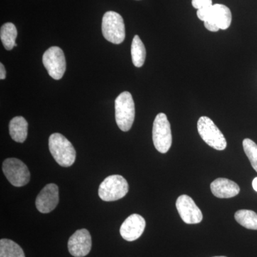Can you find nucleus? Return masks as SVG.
I'll use <instances>...</instances> for the list:
<instances>
[{
	"mask_svg": "<svg viewBox=\"0 0 257 257\" xmlns=\"http://www.w3.org/2000/svg\"><path fill=\"white\" fill-rule=\"evenodd\" d=\"M176 207L186 224H199L202 221V211L189 196L186 194L179 196L176 202Z\"/></svg>",
	"mask_w": 257,
	"mask_h": 257,
	"instance_id": "9d476101",
	"label": "nucleus"
},
{
	"mask_svg": "<svg viewBox=\"0 0 257 257\" xmlns=\"http://www.w3.org/2000/svg\"><path fill=\"white\" fill-rule=\"evenodd\" d=\"M49 148L53 158L62 167H70L75 162L76 151L73 145L61 134L54 133L51 135Z\"/></svg>",
	"mask_w": 257,
	"mask_h": 257,
	"instance_id": "f03ea898",
	"label": "nucleus"
},
{
	"mask_svg": "<svg viewBox=\"0 0 257 257\" xmlns=\"http://www.w3.org/2000/svg\"><path fill=\"white\" fill-rule=\"evenodd\" d=\"M59 200V188L55 184H48L42 189L36 199L37 210L47 214L57 207Z\"/></svg>",
	"mask_w": 257,
	"mask_h": 257,
	"instance_id": "f8f14e48",
	"label": "nucleus"
},
{
	"mask_svg": "<svg viewBox=\"0 0 257 257\" xmlns=\"http://www.w3.org/2000/svg\"><path fill=\"white\" fill-rule=\"evenodd\" d=\"M243 151L250 161L253 170L257 172V145L250 139H245L243 141Z\"/></svg>",
	"mask_w": 257,
	"mask_h": 257,
	"instance_id": "aec40b11",
	"label": "nucleus"
},
{
	"mask_svg": "<svg viewBox=\"0 0 257 257\" xmlns=\"http://www.w3.org/2000/svg\"><path fill=\"white\" fill-rule=\"evenodd\" d=\"M198 133L201 138L209 145L219 151L226 148L227 143L221 130L207 116H201L197 122Z\"/></svg>",
	"mask_w": 257,
	"mask_h": 257,
	"instance_id": "20e7f679",
	"label": "nucleus"
},
{
	"mask_svg": "<svg viewBox=\"0 0 257 257\" xmlns=\"http://www.w3.org/2000/svg\"><path fill=\"white\" fill-rule=\"evenodd\" d=\"M42 62L51 77L56 80L62 79L66 71L65 57L62 49L50 47L44 54Z\"/></svg>",
	"mask_w": 257,
	"mask_h": 257,
	"instance_id": "1a4fd4ad",
	"label": "nucleus"
},
{
	"mask_svg": "<svg viewBox=\"0 0 257 257\" xmlns=\"http://www.w3.org/2000/svg\"><path fill=\"white\" fill-rule=\"evenodd\" d=\"M3 170L5 177L15 187H23L30 182L31 175L28 166L18 159L5 160L3 162Z\"/></svg>",
	"mask_w": 257,
	"mask_h": 257,
	"instance_id": "6e6552de",
	"label": "nucleus"
},
{
	"mask_svg": "<svg viewBox=\"0 0 257 257\" xmlns=\"http://www.w3.org/2000/svg\"><path fill=\"white\" fill-rule=\"evenodd\" d=\"M101 30L107 41L116 45L124 42L125 26L122 17L113 11L106 12L102 18Z\"/></svg>",
	"mask_w": 257,
	"mask_h": 257,
	"instance_id": "39448f33",
	"label": "nucleus"
},
{
	"mask_svg": "<svg viewBox=\"0 0 257 257\" xmlns=\"http://www.w3.org/2000/svg\"><path fill=\"white\" fill-rule=\"evenodd\" d=\"M10 135L14 141L23 143L28 138V123L23 116H15L10 121Z\"/></svg>",
	"mask_w": 257,
	"mask_h": 257,
	"instance_id": "2eb2a0df",
	"label": "nucleus"
},
{
	"mask_svg": "<svg viewBox=\"0 0 257 257\" xmlns=\"http://www.w3.org/2000/svg\"><path fill=\"white\" fill-rule=\"evenodd\" d=\"M211 191L216 197L229 199L239 194L240 188L238 184L226 178H218L211 182Z\"/></svg>",
	"mask_w": 257,
	"mask_h": 257,
	"instance_id": "4468645a",
	"label": "nucleus"
},
{
	"mask_svg": "<svg viewBox=\"0 0 257 257\" xmlns=\"http://www.w3.org/2000/svg\"><path fill=\"white\" fill-rule=\"evenodd\" d=\"M252 187L253 189H254V190L257 192V177H255V178L253 179L252 182Z\"/></svg>",
	"mask_w": 257,
	"mask_h": 257,
	"instance_id": "5701e85b",
	"label": "nucleus"
},
{
	"mask_svg": "<svg viewBox=\"0 0 257 257\" xmlns=\"http://www.w3.org/2000/svg\"><path fill=\"white\" fill-rule=\"evenodd\" d=\"M236 221L248 229L257 230V214L254 211L241 209L234 214Z\"/></svg>",
	"mask_w": 257,
	"mask_h": 257,
	"instance_id": "a211bd4d",
	"label": "nucleus"
},
{
	"mask_svg": "<svg viewBox=\"0 0 257 257\" xmlns=\"http://www.w3.org/2000/svg\"><path fill=\"white\" fill-rule=\"evenodd\" d=\"M6 70H5V66L3 63L0 64V79L3 80L6 78Z\"/></svg>",
	"mask_w": 257,
	"mask_h": 257,
	"instance_id": "4be33fe9",
	"label": "nucleus"
},
{
	"mask_svg": "<svg viewBox=\"0 0 257 257\" xmlns=\"http://www.w3.org/2000/svg\"><path fill=\"white\" fill-rule=\"evenodd\" d=\"M146 221L143 216L138 214L128 216L120 227L121 237L128 241L139 239L145 231Z\"/></svg>",
	"mask_w": 257,
	"mask_h": 257,
	"instance_id": "ddd939ff",
	"label": "nucleus"
},
{
	"mask_svg": "<svg viewBox=\"0 0 257 257\" xmlns=\"http://www.w3.org/2000/svg\"><path fill=\"white\" fill-rule=\"evenodd\" d=\"M128 192L127 181L120 175H111L101 182L99 196L104 202H114L124 197Z\"/></svg>",
	"mask_w": 257,
	"mask_h": 257,
	"instance_id": "423d86ee",
	"label": "nucleus"
},
{
	"mask_svg": "<svg viewBox=\"0 0 257 257\" xmlns=\"http://www.w3.org/2000/svg\"><path fill=\"white\" fill-rule=\"evenodd\" d=\"M214 257H226V256H214Z\"/></svg>",
	"mask_w": 257,
	"mask_h": 257,
	"instance_id": "b1692460",
	"label": "nucleus"
},
{
	"mask_svg": "<svg viewBox=\"0 0 257 257\" xmlns=\"http://www.w3.org/2000/svg\"><path fill=\"white\" fill-rule=\"evenodd\" d=\"M154 145L159 152L167 153L170 150L172 143V131L170 121L167 115L160 113L154 121L152 130Z\"/></svg>",
	"mask_w": 257,
	"mask_h": 257,
	"instance_id": "0eeeda50",
	"label": "nucleus"
},
{
	"mask_svg": "<svg viewBox=\"0 0 257 257\" xmlns=\"http://www.w3.org/2000/svg\"><path fill=\"white\" fill-rule=\"evenodd\" d=\"M197 15L199 20L204 22L206 29L214 32L219 30H227L232 20L231 10L228 7L221 4L198 10Z\"/></svg>",
	"mask_w": 257,
	"mask_h": 257,
	"instance_id": "f257e3e1",
	"label": "nucleus"
},
{
	"mask_svg": "<svg viewBox=\"0 0 257 257\" xmlns=\"http://www.w3.org/2000/svg\"><path fill=\"white\" fill-rule=\"evenodd\" d=\"M92 237L89 231L85 229L77 230L70 236L68 241V249L74 257H84L90 252Z\"/></svg>",
	"mask_w": 257,
	"mask_h": 257,
	"instance_id": "9b49d317",
	"label": "nucleus"
},
{
	"mask_svg": "<svg viewBox=\"0 0 257 257\" xmlns=\"http://www.w3.org/2000/svg\"><path fill=\"white\" fill-rule=\"evenodd\" d=\"M17 36H18V30L14 24L8 23L2 26L0 30V37L7 50H12L14 47L18 46V45L15 43Z\"/></svg>",
	"mask_w": 257,
	"mask_h": 257,
	"instance_id": "dca6fc26",
	"label": "nucleus"
},
{
	"mask_svg": "<svg viewBox=\"0 0 257 257\" xmlns=\"http://www.w3.org/2000/svg\"><path fill=\"white\" fill-rule=\"evenodd\" d=\"M132 59L134 65L136 67H143L146 59V49L140 37L135 35L132 43Z\"/></svg>",
	"mask_w": 257,
	"mask_h": 257,
	"instance_id": "f3484780",
	"label": "nucleus"
},
{
	"mask_svg": "<svg viewBox=\"0 0 257 257\" xmlns=\"http://www.w3.org/2000/svg\"><path fill=\"white\" fill-rule=\"evenodd\" d=\"M135 118V106L131 93H121L115 100V119L117 126L123 132L133 126Z\"/></svg>",
	"mask_w": 257,
	"mask_h": 257,
	"instance_id": "7ed1b4c3",
	"label": "nucleus"
},
{
	"mask_svg": "<svg viewBox=\"0 0 257 257\" xmlns=\"http://www.w3.org/2000/svg\"><path fill=\"white\" fill-rule=\"evenodd\" d=\"M192 6L197 10L209 8L213 5L212 0H192Z\"/></svg>",
	"mask_w": 257,
	"mask_h": 257,
	"instance_id": "412c9836",
	"label": "nucleus"
},
{
	"mask_svg": "<svg viewBox=\"0 0 257 257\" xmlns=\"http://www.w3.org/2000/svg\"><path fill=\"white\" fill-rule=\"evenodd\" d=\"M0 257H25L23 248L10 239L0 240Z\"/></svg>",
	"mask_w": 257,
	"mask_h": 257,
	"instance_id": "6ab92c4d",
	"label": "nucleus"
}]
</instances>
